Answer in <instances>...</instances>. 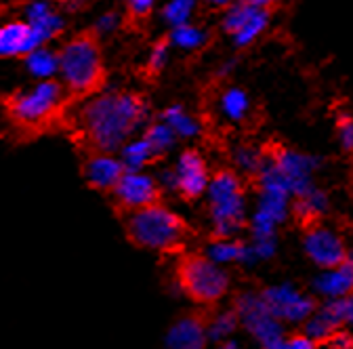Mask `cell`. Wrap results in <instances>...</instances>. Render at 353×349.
I'll return each instance as SVG.
<instances>
[{
	"label": "cell",
	"mask_w": 353,
	"mask_h": 349,
	"mask_svg": "<svg viewBox=\"0 0 353 349\" xmlns=\"http://www.w3.org/2000/svg\"><path fill=\"white\" fill-rule=\"evenodd\" d=\"M57 59L61 84L74 106L108 89L110 70L103 55V36L95 26L74 34L57 51Z\"/></svg>",
	"instance_id": "3"
},
{
	"label": "cell",
	"mask_w": 353,
	"mask_h": 349,
	"mask_svg": "<svg viewBox=\"0 0 353 349\" xmlns=\"http://www.w3.org/2000/svg\"><path fill=\"white\" fill-rule=\"evenodd\" d=\"M334 128L339 133L343 152L351 154V148H353V120H351V114L349 112H339L336 120H334Z\"/></svg>",
	"instance_id": "27"
},
{
	"label": "cell",
	"mask_w": 353,
	"mask_h": 349,
	"mask_svg": "<svg viewBox=\"0 0 353 349\" xmlns=\"http://www.w3.org/2000/svg\"><path fill=\"white\" fill-rule=\"evenodd\" d=\"M282 347H286V349H301V347L312 349V347H314V341L309 339L303 330H299V332H290V335L284 339Z\"/></svg>",
	"instance_id": "28"
},
{
	"label": "cell",
	"mask_w": 353,
	"mask_h": 349,
	"mask_svg": "<svg viewBox=\"0 0 353 349\" xmlns=\"http://www.w3.org/2000/svg\"><path fill=\"white\" fill-rule=\"evenodd\" d=\"M118 221L132 246L164 257H176L188 250L196 238V230L164 202L124 212Z\"/></svg>",
	"instance_id": "4"
},
{
	"label": "cell",
	"mask_w": 353,
	"mask_h": 349,
	"mask_svg": "<svg viewBox=\"0 0 353 349\" xmlns=\"http://www.w3.org/2000/svg\"><path fill=\"white\" fill-rule=\"evenodd\" d=\"M170 40L174 45H179L183 49H196L200 47V40H202V32L192 26L190 21L181 23V26H174L172 32H170Z\"/></svg>",
	"instance_id": "25"
},
{
	"label": "cell",
	"mask_w": 353,
	"mask_h": 349,
	"mask_svg": "<svg viewBox=\"0 0 353 349\" xmlns=\"http://www.w3.org/2000/svg\"><path fill=\"white\" fill-rule=\"evenodd\" d=\"M303 234H305V240H303L305 252L316 266H320L324 270H336V268L345 266L347 261H351V255H349L343 238H339L334 232L322 228L320 223L305 230Z\"/></svg>",
	"instance_id": "11"
},
{
	"label": "cell",
	"mask_w": 353,
	"mask_h": 349,
	"mask_svg": "<svg viewBox=\"0 0 353 349\" xmlns=\"http://www.w3.org/2000/svg\"><path fill=\"white\" fill-rule=\"evenodd\" d=\"M47 45V38L28 19H13L0 26V59L23 61L34 49Z\"/></svg>",
	"instance_id": "13"
},
{
	"label": "cell",
	"mask_w": 353,
	"mask_h": 349,
	"mask_svg": "<svg viewBox=\"0 0 353 349\" xmlns=\"http://www.w3.org/2000/svg\"><path fill=\"white\" fill-rule=\"evenodd\" d=\"M234 310L238 312V320L248 332L263 345V347H282L284 335L280 320L270 314L265 308L261 297L254 295H242L234 303Z\"/></svg>",
	"instance_id": "8"
},
{
	"label": "cell",
	"mask_w": 353,
	"mask_h": 349,
	"mask_svg": "<svg viewBox=\"0 0 353 349\" xmlns=\"http://www.w3.org/2000/svg\"><path fill=\"white\" fill-rule=\"evenodd\" d=\"M105 198H110L114 215L120 217L130 210L164 202V190L150 174H143L141 170H126Z\"/></svg>",
	"instance_id": "7"
},
{
	"label": "cell",
	"mask_w": 353,
	"mask_h": 349,
	"mask_svg": "<svg viewBox=\"0 0 353 349\" xmlns=\"http://www.w3.org/2000/svg\"><path fill=\"white\" fill-rule=\"evenodd\" d=\"M143 139L148 141V146L152 148L154 156L158 160H162L166 156V152L172 148L176 135H174V130L166 124V122H156V124H150L145 128V133H143Z\"/></svg>",
	"instance_id": "19"
},
{
	"label": "cell",
	"mask_w": 353,
	"mask_h": 349,
	"mask_svg": "<svg viewBox=\"0 0 353 349\" xmlns=\"http://www.w3.org/2000/svg\"><path fill=\"white\" fill-rule=\"evenodd\" d=\"M126 164L122 158L114 154H84L80 156V174L88 190H93L101 196H108L114 186L122 179L126 172Z\"/></svg>",
	"instance_id": "12"
},
{
	"label": "cell",
	"mask_w": 353,
	"mask_h": 349,
	"mask_svg": "<svg viewBox=\"0 0 353 349\" xmlns=\"http://www.w3.org/2000/svg\"><path fill=\"white\" fill-rule=\"evenodd\" d=\"M28 70L38 76V78H51L57 70H59V59H57V51H49L47 47H38L34 49L26 59Z\"/></svg>",
	"instance_id": "20"
},
{
	"label": "cell",
	"mask_w": 353,
	"mask_h": 349,
	"mask_svg": "<svg viewBox=\"0 0 353 349\" xmlns=\"http://www.w3.org/2000/svg\"><path fill=\"white\" fill-rule=\"evenodd\" d=\"M259 297L274 318L286 320V322H303L318 308L316 299L301 297L299 292H294L290 288H268Z\"/></svg>",
	"instance_id": "15"
},
{
	"label": "cell",
	"mask_w": 353,
	"mask_h": 349,
	"mask_svg": "<svg viewBox=\"0 0 353 349\" xmlns=\"http://www.w3.org/2000/svg\"><path fill=\"white\" fill-rule=\"evenodd\" d=\"M162 120L174 130V135H183V137H190V135H196L198 133V124L196 120H192L181 106H172V108H166L164 114H162Z\"/></svg>",
	"instance_id": "21"
},
{
	"label": "cell",
	"mask_w": 353,
	"mask_h": 349,
	"mask_svg": "<svg viewBox=\"0 0 353 349\" xmlns=\"http://www.w3.org/2000/svg\"><path fill=\"white\" fill-rule=\"evenodd\" d=\"M194 7H196V0H170V3L162 9V17L172 28L181 26V23L190 21Z\"/></svg>",
	"instance_id": "24"
},
{
	"label": "cell",
	"mask_w": 353,
	"mask_h": 349,
	"mask_svg": "<svg viewBox=\"0 0 353 349\" xmlns=\"http://www.w3.org/2000/svg\"><path fill=\"white\" fill-rule=\"evenodd\" d=\"M210 252L214 255L216 261H238L240 257H244L246 248H244V242H240V240L230 242V238H228V240L212 242Z\"/></svg>",
	"instance_id": "26"
},
{
	"label": "cell",
	"mask_w": 353,
	"mask_h": 349,
	"mask_svg": "<svg viewBox=\"0 0 353 349\" xmlns=\"http://www.w3.org/2000/svg\"><path fill=\"white\" fill-rule=\"evenodd\" d=\"M240 326V320H238V312L232 308L228 310L225 314H221V316H212L210 320V326H208V339L210 341H223L228 339L236 328Z\"/></svg>",
	"instance_id": "22"
},
{
	"label": "cell",
	"mask_w": 353,
	"mask_h": 349,
	"mask_svg": "<svg viewBox=\"0 0 353 349\" xmlns=\"http://www.w3.org/2000/svg\"><path fill=\"white\" fill-rule=\"evenodd\" d=\"M230 3H234V0H206V5L210 9H225Z\"/></svg>",
	"instance_id": "30"
},
{
	"label": "cell",
	"mask_w": 353,
	"mask_h": 349,
	"mask_svg": "<svg viewBox=\"0 0 353 349\" xmlns=\"http://www.w3.org/2000/svg\"><path fill=\"white\" fill-rule=\"evenodd\" d=\"M156 0H124L120 30L126 34H143L150 26Z\"/></svg>",
	"instance_id": "16"
},
{
	"label": "cell",
	"mask_w": 353,
	"mask_h": 349,
	"mask_svg": "<svg viewBox=\"0 0 353 349\" xmlns=\"http://www.w3.org/2000/svg\"><path fill=\"white\" fill-rule=\"evenodd\" d=\"M74 103L59 80L42 78L30 89L0 93V118L11 146H28L42 137L65 133Z\"/></svg>",
	"instance_id": "2"
},
{
	"label": "cell",
	"mask_w": 353,
	"mask_h": 349,
	"mask_svg": "<svg viewBox=\"0 0 353 349\" xmlns=\"http://www.w3.org/2000/svg\"><path fill=\"white\" fill-rule=\"evenodd\" d=\"M248 3L256 5V7H272V9H278L282 0H248Z\"/></svg>",
	"instance_id": "29"
},
{
	"label": "cell",
	"mask_w": 353,
	"mask_h": 349,
	"mask_svg": "<svg viewBox=\"0 0 353 349\" xmlns=\"http://www.w3.org/2000/svg\"><path fill=\"white\" fill-rule=\"evenodd\" d=\"M223 112L228 118L232 120H246L248 118V97L246 93L238 91V89H230V91H223Z\"/></svg>",
	"instance_id": "23"
},
{
	"label": "cell",
	"mask_w": 353,
	"mask_h": 349,
	"mask_svg": "<svg viewBox=\"0 0 353 349\" xmlns=\"http://www.w3.org/2000/svg\"><path fill=\"white\" fill-rule=\"evenodd\" d=\"M150 118V101L130 89L101 91L78 103L65 135L78 156L116 154Z\"/></svg>",
	"instance_id": "1"
},
{
	"label": "cell",
	"mask_w": 353,
	"mask_h": 349,
	"mask_svg": "<svg viewBox=\"0 0 353 349\" xmlns=\"http://www.w3.org/2000/svg\"><path fill=\"white\" fill-rule=\"evenodd\" d=\"M174 282L198 308H216L232 286L230 276L210 257L196 250H183L174 257Z\"/></svg>",
	"instance_id": "5"
},
{
	"label": "cell",
	"mask_w": 353,
	"mask_h": 349,
	"mask_svg": "<svg viewBox=\"0 0 353 349\" xmlns=\"http://www.w3.org/2000/svg\"><path fill=\"white\" fill-rule=\"evenodd\" d=\"M212 308H198L176 320L166 335V345L174 349H204L208 339V326L212 320Z\"/></svg>",
	"instance_id": "14"
},
{
	"label": "cell",
	"mask_w": 353,
	"mask_h": 349,
	"mask_svg": "<svg viewBox=\"0 0 353 349\" xmlns=\"http://www.w3.org/2000/svg\"><path fill=\"white\" fill-rule=\"evenodd\" d=\"M208 210L212 219L210 242L228 240L246 226L244 198L246 181L230 166H219L208 179Z\"/></svg>",
	"instance_id": "6"
},
{
	"label": "cell",
	"mask_w": 353,
	"mask_h": 349,
	"mask_svg": "<svg viewBox=\"0 0 353 349\" xmlns=\"http://www.w3.org/2000/svg\"><path fill=\"white\" fill-rule=\"evenodd\" d=\"M351 312H353L351 295L332 297L330 303L316 308L314 314L307 318L303 332L314 341V347H322L330 335H334L341 328H347V324L351 322Z\"/></svg>",
	"instance_id": "10"
},
{
	"label": "cell",
	"mask_w": 353,
	"mask_h": 349,
	"mask_svg": "<svg viewBox=\"0 0 353 349\" xmlns=\"http://www.w3.org/2000/svg\"><path fill=\"white\" fill-rule=\"evenodd\" d=\"M170 45H172L170 32L158 36V40L154 42L152 49H150V55H148V59H145V66H143V70H141L143 82L154 84V82L160 78V74H162V70H164V63H166V57H168Z\"/></svg>",
	"instance_id": "17"
},
{
	"label": "cell",
	"mask_w": 353,
	"mask_h": 349,
	"mask_svg": "<svg viewBox=\"0 0 353 349\" xmlns=\"http://www.w3.org/2000/svg\"><path fill=\"white\" fill-rule=\"evenodd\" d=\"M318 288L330 297L351 295V261L336 270H328V274L318 280Z\"/></svg>",
	"instance_id": "18"
},
{
	"label": "cell",
	"mask_w": 353,
	"mask_h": 349,
	"mask_svg": "<svg viewBox=\"0 0 353 349\" xmlns=\"http://www.w3.org/2000/svg\"><path fill=\"white\" fill-rule=\"evenodd\" d=\"M208 164L204 160V156L196 150V148H188L181 152L179 162H176L174 170L170 172V183L183 202L194 204L198 202L206 188H208Z\"/></svg>",
	"instance_id": "9"
}]
</instances>
